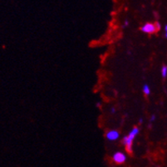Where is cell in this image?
I'll use <instances>...</instances> for the list:
<instances>
[{"label": "cell", "instance_id": "obj_1", "mask_svg": "<svg viewBox=\"0 0 167 167\" xmlns=\"http://www.w3.org/2000/svg\"><path fill=\"white\" fill-rule=\"evenodd\" d=\"M138 134H139V129L137 128V127H134L130 131L128 135L124 137V139L122 141V143L126 146V150L127 151L128 154H132V143H133V141H134L135 137Z\"/></svg>", "mask_w": 167, "mask_h": 167}, {"label": "cell", "instance_id": "obj_2", "mask_svg": "<svg viewBox=\"0 0 167 167\" xmlns=\"http://www.w3.org/2000/svg\"><path fill=\"white\" fill-rule=\"evenodd\" d=\"M112 160L113 161L117 164V165H122L123 163H125L126 161V154L122 152H120V151H117L115 154L112 155Z\"/></svg>", "mask_w": 167, "mask_h": 167}, {"label": "cell", "instance_id": "obj_3", "mask_svg": "<svg viewBox=\"0 0 167 167\" xmlns=\"http://www.w3.org/2000/svg\"><path fill=\"white\" fill-rule=\"evenodd\" d=\"M141 30L146 33H154L155 32H156L155 24H152V23H146V24L141 27Z\"/></svg>", "mask_w": 167, "mask_h": 167}, {"label": "cell", "instance_id": "obj_4", "mask_svg": "<svg viewBox=\"0 0 167 167\" xmlns=\"http://www.w3.org/2000/svg\"><path fill=\"white\" fill-rule=\"evenodd\" d=\"M119 137H120V134L116 129H111L106 133V138L110 141H116Z\"/></svg>", "mask_w": 167, "mask_h": 167}, {"label": "cell", "instance_id": "obj_5", "mask_svg": "<svg viewBox=\"0 0 167 167\" xmlns=\"http://www.w3.org/2000/svg\"><path fill=\"white\" fill-rule=\"evenodd\" d=\"M143 92H144V94L146 96H148L151 94V89H150V87H149V85H148L147 84H145L143 85Z\"/></svg>", "mask_w": 167, "mask_h": 167}, {"label": "cell", "instance_id": "obj_6", "mask_svg": "<svg viewBox=\"0 0 167 167\" xmlns=\"http://www.w3.org/2000/svg\"><path fill=\"white\" fill-rule=\"evenodd\" d=\"M161 75L162 77L166 78L167 77V66L166 65H163L162 68H161Z\"/></svg>", "mask_w": 167, "mask_h": 167}, {"label": "cell", "instance_id": "obj_7", "mask_svg": "<svg viewBox=\"0 0 167 167\" xmlns=\"http://www.w3.org/2000/svg\"><path fill=\"white\" fill-rule=\"evenodd\" d=\"M155 29H156V31H160L161 30V24L159 22H155Z\"/></svg>", "mask_w": 167, "mask_h": 167}, {"label": "cell", "instance_id": "obj_8", "mask_svg": "<svg viewBox=\"0 0 167 167\" xmlns=\"http://www.w3.org/2000/svg\"><path fill=\"white\" fill-rule=\"evenodd\" d=\"M129 24V22L128 20H126L125 22H124V24H123V25H122V28H126V27H127Z\"/></svg>", "mask_w": 167, "mask_h": 167}, {"label": "cell", "instance_id": "obj_9", "mask_svg": "<svg viewBox=\"0 0 167 167\" xmlns=\"http://www.w3.org/2000/svg\"><path fill=\"white\" fill-rule=\"evenodd\" d=\"M155 120V115H152L151 117V119H150V121H151V122H153Z\"/></svg>", "mask_w": 167, "mask_h": 167}, {"label": "cell", "instance_id": "obj_10", "mask_svg": "<svg viewBox=\"0 0 167 167\" xmlns=\"http://www.w3.org/2000/svg\"><path fill=\"white\" fill-rule=\"evenodd\" d=\"M115 111H116V109H115L114 107H112V108L111 109V113H112V114H114V113H115Z\"/></svg>", "mask_w": 167, "mask_h": 167}, {"label": "cell", "instance_id": "obj_11", "mask_svg": "<svg viewBox=\"0 0 167 167\" xmlns=\"http://www.w3.org/2000/svg\"><path fill=\"white\" fill-rule=\"evenodd\" d=\"M142 122H143V120H142V118H141V119L139 120V124H140V125H142Z\"/></svg>", "mask_w": 167, "mask_h": 167}, {"label": "cell", "instance_id": "obj_12", "mask_svg": "<svg viewBox=\"0 0 167 167\" xmlns=\"http://www.w3.org/2000/svg\"><path fill=\"white\" fill-rule=\"evenodd\" d=\"M165 29H166V32H167V25H166V27H165Z\"/></svg>", "mask_w": 167, "mask_h": 167}, {"label": "cell", "instance_id": "obj_13", "mask_svg": "<svg viewBox=\"0 0 167 167\" xmlns=\"http://www.w3.org/2000/svg\"><path fill=\"white\" fill-rule=\"evenodd\" d=\"M100 104L101 103H96V106H99V105H100Z\"/></svg>", "mask_w": 167, "mask_h": 167}, {"label": "cell", "instance_id": "obj_14", "mask_svg": "<svg viewBox=\"0 0 167 167\" xmlns=\"http://www.w3.org/2000/svg\"><path fill=\"white\" fill-rule=\"evenodd\" d=\"M165 36H166V38L167 39V32H166V34H165Z\"/></svg>", "mask_w": 167, "mask_h": 167}]
</instances>
